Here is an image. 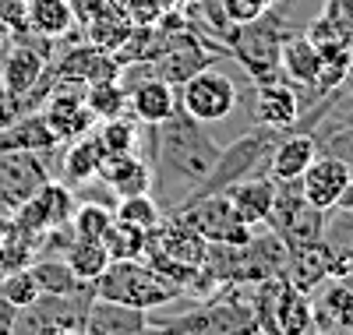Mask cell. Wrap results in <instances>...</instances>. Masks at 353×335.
<instances>
[{"instance_id": "cell-1", "label": "cell", "mask_w": 353, "mask_h": 335, "mask_svg": "<svg viewBox=\"0 0 353 335\" xmlns=\"http://www.w3.org/2000/svg\"><path fill=\"white\" fill-rule=\"evenodd\" d=\"M219 138L176 110L170 120L156 124L152 145V198L166 216L181 212L209 180L212 166L219 163Z\"/></svg>"}, {"instance_id": "cell-2", "label": "cell", "mask_w": 353, "mask_h": 335, "mask_svg": "<svg viewBox=\"0 0 353 335\" xmlns=\"http://www.w3.org/2000/svg\"><path fill=\"white\" fill-rule=\"evenodd\" d=\"M176 103H181V110L191 120H198L201 128L212 131V128L230 124V120L237 116V110L248 103V96L237 85V78L230 74V64H223V60L216 57L212 64H205L188 81L176 85Z\"/></svg>"}, {"instance_id": "cell-3", "label": "cell", "mask_w": 353, "mask_h": 335, "mask_svg": "<svg viewBox=\"0 0 353 335\" xmlns=\"http://www.w3.org/2000/svg\"><path fill=\"white\" fill-rule=\"evenodd\" d=\"M92 296L152 314L173 303L176 296H184V290H176L166 276H159L145 258H134V261H110L106 272L92 283Z\"/></svg>"}, {"instance_id": "cell-4", "label": "cell", "mask_w": 353, "mask_h": 335, "mask_svg": "<svg viewBox=\"0 0 353 335\" xmlns=\"http://www.w3.org/2000/svg\"><path fill=\"white\" fill-rule=\"evenodd\" d=\"M283 32L276 28V21L269 14H261L254 21H241L230 32V46L226 57H233L241 64V71L251 74L254 85L279 78V46H283Z\"/></svg>"}, {"instance_id": "cell-5", "label": "cell", "mask_w": 353, "mask_h": 335, "mask_svg": "<svg viewBox=\"0 0 353 335\" xmlns=\"http://www.w3.org/2000/svg\"><path fill=\"white\" fill-rule=\"evenodd\" d=\"M269 230L286 243V247L314 243V240H321V233H325V212L314 208L304 198L301 180H276V201H272Z\"/></svg>"}, {"instance_id": "cell-6", "label": "cell", "mask_w": 353, "mask_h": 335, "mask_svg": "<svg viewBox=\"0 0 353 335\" xmlns=\"http://www.w3.org/2000/svg\"><path fill=\"white\" fill-rule=\"evenodd\" d=\"M181 223H188L205 243H244L251 236V226L237 216L226 191L219 194H198L181 212H173Z\"/></svg>"}, {"instance_id": "cell-7", "label": "cell", "mask_w": 353, "mask_h": 335, "mask_svg": "<svg viewBox=\"0 0 353 335\" xmlns=\"http://www.w3.org/2000/svg\"><path fill=\"white\" fill-rule=\"evenodd\" d=\"M36 39L32 43H14L11 39L14 46H8L4 60H0V81H4L11 116H14L21 99H28L36 92V85L46 78V68H50V46H36Z\"/></svg>"}, {"instance_id": "cell-8", "label": "cell", "mask_w": 353, "mask_h": 335, "mask_svg": "<svg viewBox=\"0 0 353 335\" xmlns=\"http://www.w3.org/2000/svg\"><path fill=\"white\" fill-rule=\"evenodd\" d=\"M74 212V191L61 180H46L39 191H32L14 208V226L25 236H43L53 226H64Z\"/></svg>"}, {"instance_id": "cell-9", "label": "cell", "mask_w": 353, "mask_h": 335, "mask_svg": "<svg viewBox=\"0 0 353 335\" xmlns=\"http://www.w3.org/2000/svg\"><path fill=\"white\" fill-rule=\"evenodd\" d=\"M39 113L46 120V128L53 131L57 145L74 141V138H81V134H88L96 128V116L88 113V106H85V85L57 81L46 106H39Z\"/></svg>"}, {"instance_id": "cell-10", "label": "cell", "mask_w": 353, "mask_h": 335, "mask_svg": "<svg viewBox=\"0 0 353 335\" xmlns=\"http://www.w3.org/2000/svg\"><path fill=\"white\" fill-rule=\"evenodd\" d=\"M121 78V64L110 50H99L92 43H81L74 50H68L61 60H53V85L68 81V85H96V81H110Z\"/></svg>"}, {"instance_id": "cell-11", "label": "cell", "mask_w": 353, "mask_h": 335, "mask_svg": "<svg viewBox=\"0 0 353 335\" xmlns=\"http://www.w3.org/2000/svg\"><path fill=\"white\" fill-rule=\"evenodd\" d=\"M350 184H353L350 166H346L343 159L329 156V152H318L314 163H311V166L304 170V176H301L304 198H307L314 208H321V212H332Z\"/></svg>"}, {"instance_id": "cell-12", "label": "cell", "mask_w": 353, "mask_h": 335, "mask_svg": "<svg viewBox=\"0 0 353 335\" xmlns=\"http://www.w3.org/2000/svg\"><path fill=\"white\" fill-rule=\"evenodd\" d=\"M216 53L212 50H205L198 36H166L156 60H152V68L163 81L170 85H181L188 81L194 71H201L205 64H212Z\"/></svg>"}, {"instance_id": "cell-13", "label": "cell", "mask_w": 353, "mask_h": 335, "mask_svg": "<svg viewBox=\"0 0 353 335\" xmlns=\"http://www.w3.org/2000/svg\"><path fill=\"white\" fill-rule=\"evenodd\" d=\"M339 276V265L332 258V251L325 247V240H314V243H301V247H290L286 254V272L283 279L290 286H297L301 293H314L325 279Z\"/></svg>"}, {"instance_id": "cell-14", "label": "cell", "mask_w": 353, "mask_h": 335, "mask_svg": "<svg viewBox=\"0 0 353 335\" xmlns=\"http://www.w3.org/2000/svg\"><path fill=\"white\" fill-rule=\"evenodd\" d=\"M205 251H209V243L176 216H163V223L149 233V247H145V254H163L170 261H184L194 268H201Z\"/></svg>"}, {"instance_id": "cell-15", "label": "cell", "mask_w": 353, "mask_h": 335, "mask_svg": "<svg viewBox=\"0 0 353 335\" xmlns=\"http://www.w3.org/2000/svg\"><path fill=\"white\" fill-rule=\"evenodd\" d=\"M85 332L88 335H159V328L149 325L145 311L124 307V303H113V300H99V296L88 300Z\"/></svg>"}, {"instance_id": "cell-16", "label": "cell", "mask_w": 353, "mask_h": 335, "mask_svg": "<svg viewBox=\"0 0 353 335\" xmlns=\"http://www.w3.org/2000/svg\"><path fill=\"white\" fill-rule=\"evenodd\" d=\"M254 120L258 128H272V131H286L301 120V96L290 81H261L254 88Z\"/></svg>"}, {"instance_id": "cell-17", "label": "cell", "mask_w": 353, "mask_h": 335, "mask_svg": "<svg viewBox=\"0 0 353 335\" xmlns=\"http://www.w3.org/2000/svg\"><path fill=\"white\" fill-rule=\"evenodd\" d=\"M176 110H181V103H176V85L163 81L159 74L152 78H141L128 88V113L138 120V124H163V120H170Z\"/></svg>"}, {"instance_id": "cell-18", "label": "cell", "mask_w": 353, "mask_h": 335, "mask_svg": "<svg viewBox=\"0 0 353 335\" xmlns=\"http://www.w3.org/2000/svg\"><path fill=\"white\" fill-rule=\"evenodd\" d=\"M226 198L233 201L237 216L251 226V230H261L269 226V216H272V201H276V180L269 173H258V176H248L241 184L226 187Z\"/></svg>"}, {"instance_id": "cell-19", "label": "cell", "mask_w": 353, "mask_h": 335, "mask_svg": "<svg viewBox=\"0 0 353 335\" xmlns=\"http://www.w3.org/2000/svg\"><path fill=\"white\" fill-rule=\"evenodd\" d=\"M50 148H57V138L46 128L39 110L14 113L11 120L0 124V152H50Z\"/></svg>"}, {"instance_id": "cell-20", "label": "cell", "mask_w": 353, "mask_h": 335, "mask_svg": "<svg viewBox=\"0 0 353 335\" xmlns=\"http://www.w3.org/2000/svg\"><path fill=\"white\" fill-rule=\"evenodd\" d=\"M318 141L314 134H286V138H276L272 152H269V176L272 180H301L304 170L314 163L318 156Z\"/></svg>"}, {"instance_id": "cell-21", "label": "cell", "mask_w": 353, "mask_h": 335, "mask_svg": "<svg viewBox=\"0 0 353 335\" xmlns=\"http://www.w3.org/2000/svg\"><path fill=\"white\" fill-rule=\"evenodd\" d=\"M99 180L117 194V198H131V194H152V166L141 156H106Z\"/></svg>"}, {"instance_id": "cell-22", "label": "cell", "mask_w": 353, "mask_h": 335, "mask_svg": "<svg viewBox=\"0 0 353 335\" xmlns=\"http://www.w3.org/2000/svg\"><path fill=\"white\" fill-rule=\"evenodd\" d=\"M304 36L314 46H353V0H325Z\"/></svg>"}, {"instance_id": "cell-23", "label": "cell", "mask_w": 353, "mask_h": 335, "mask_svg": "<svg viewBox=\"0 0 353 335\" xmlns=\"http://www.w3.org/2000/svg\"><path fill=\"white\" fill-rule=\"evenodd\" d=\"M103 159H106V152H103L96 131H88V134L68 141V156H64V163H61L64 184H68L71 191H81L85 184H92V180L99 176V170H103Z\"/></svg>"}, {"instance_id": "cell-24", "label": "cell", "mask_w": 353, "mask_h": 335, "mask_svg": "<svg viewBox=\"0 0 353 335\" xmlns=\"http://www.w3.org/2000/svg\"><path fill=\"white\" fill-rule=\"evenodd\" d=\"M71 0H25V25L43 39H64L74 28Z\"/></svg>"}, {"instance_id": "cell-25", "label": "cell", "mask_w": 353, "mask_h": 335, "mask_svg": "<svg viewBox=\"0 0 353 335\" xmlns=\"http://www.w3.org/2000/svg\"><path fill=\"white\" fill-rule=\"evenodd\" d=\"M279 74L290 85H307L314 92V78H318V50L314 43L297 32V36H286L279 46Z\"/></svg>"}, {"instance_id": "cell-26", "label": "cell", "mask_w": 353, "mask_h": 335, "mask_svg": "<svg viewBox=\"0 0 353 335\" xmlns=\"http://www.w3.org/2000/svg\"><path fill=\"white\" fill-rule=\"evenodd\" d=\"M28 272H32V279L39 286V296H68V293H81L88 290L85 283H78V276L71 272V265L64 258H36L32 265H28Z\"/></svg>"}, {"instance_id": "cell-27", "label": "cell", "mask_w": 353, "mask_h": 335, "mask_svg": "<svg viewBox=\"0 0 353 335\" xmlns=\"http://www.w3.org/2000/svg\"><path fill=\"white\" fill-rule=\"evenodd\" d=\"M149 124H138L134 116H113V120H99L96 124V138L103 145L106 156H138V141Z\"/></svg>"}, {"instance_id": "cell-28", "label": "cell", "mask_w": 353, "mask_h": 335, "mask_svg": "<svg viewBox=\"0 0 353 335\" xmlns=\"http://www.w3.org/2000/svg\"><path fill=\"white\" fill-rule=\"evenodd\" d=\"M64 261L71 265V272L78 276V283H85V286H92L103 272H106V265H110V254H106V247H103V240H71V247H68V254H64Z\"/></svg>"}, {"instance_id": "cell-29", "label": "cell", "mask_w": 353, "mask_h": 335, "mask_svg": "<svg viewBox=\"0 0 353 335\" xmlns=\"http://www.w3.org/2000/svg\"><path fill=\"white\" fill-rule=\"evenodd\" d=\"M85 106H88V113L96 116V124H99V120L124 116L128 113V88L121 85V78L85 85Z\"/></svg>"}, {"instance_id": "cell-30", "label": "cell", "mask_w": 353, "mask_h": 335, "mask_svg": "<svg viewBox=\"0 0 353 335\" xmlns=\"http://www.w3.org/2000/svg\"><path fill=\"white\" fill-rule=\"evenodd\" d=\"M71 233L78 240H103L106 230L113 226V205H103V201H74V212H71Z\"/></svg>"}, {"instance_id": "cell-31", "label": "cell", "mask_w": 353, "mask_h": 335, "mask_svg": "<svg viewBox=\"0 0 353 335\" xmlns=\"http://www.w3.org/2000/svg\"><path fill=\"white\" fill-rule=\"evenodd\" d=\"M103 247H106L110 261H134V258H145L149 233L138 230V226H128V223H121V219H113V226H110L106 236H103Z\"/></svg>"}, {"instance_id": "cell-32", "label": "cell", "mask_w": 353, "mask_h": 335, "mask_svg": "<svg viewBox=\"0 0 353 335\" xmlns=\"http://www.w3.org/2000/svg\"><path fill=\"white\" fill-rule=\"evenodd\" d=\"M131 18L128 14H121V11H103V14H96L92 21H88V43L92 46H99V50H110V53H117L124 43H128V36H131Z\"/></svg>"}, {"instance_id": "cell-33", "label": "cell", "mask_w": 353, "mask_h": 335, "mask_svg": "<svg viewBox=\"0 0 353 335\" xmlns=\"http://www.w3.org/2000/svg\"><path fill=\"white\" fill-rule=\"evenodd\" d=\"M166 212L159 208V201L152 194H131V198H121L113 205V219H121L128 226H138L145 233H152L159 223H163Z\"/></svg>"}, {"instance_id": "cell-34", "label": "cell", "mask_w": 353, "mask_h": 335, "mask_svg": "<svg viewBox=\"0 0 353 335\" xmlns=\"http://www.w3.org/2000/svg\"><path fill=\"white\" fill-rule=\"evenodd\" d=\"M0 296H4L11 307H28V303H36L39 300V286L32 279V272L28 268H11L4 279H0Z\"/></svg>"}, {"instance_id": "cell-35", "label": "cell", "mask_w": 353, "mask_h": 335, "mask_svg": "<svg viewBox=\"0 0 353 335\" xmlns=\"http://www.w3.org/2000/svg\"><path fill=\"white\" fill-rule=\"evenodd\" d=\"M14 318H18V307L0 296V335H14Z\"/></svg>"}, {"instance_id": "cell-36", "label": "cell", "mask_w": 353, "mask_h": 335, "mask_svg": "<svg viewBox=\"0 0 353 335\" xmlns=\"http://www.w3.org/2000/svg\"><path fill=\"white\" fill-rule=\"evenodd\" d=\"M11 120V106H8V96H4V81H0V124Z\"/></svg>"}, {"instance_id": "cell-37", "label": "cell", "mask_w": 353, "mask_h": 335, "mask_svg": "<svg viewBox=\"0 0 353 335\" xmlns=\"http://www.w3.org/2000/svg\"><path fill=\"white\" fill-rule=\"evenodd\" d=\"M11 39H14V32H11V28H8L4 21H0V53H4V50L11 46Z\"/></svg>"}, {"instance_id": "cell-38", "label": "cell", "mask_w": 353, "mask_h": 335, "mask_svg": "<svg viewBox=\"0 0 353 335\" xmlns=\"http://www.w3.org/2000/svg\"><path fill=\"white\" fill-rule=\"evenodd\" d=\"M57 335H88L85 328H64V332H57Z\"/></svg>"}, {"instance_id": "cell-39", "label": "cell", "mask_w": 353, "mask_h": 335, "mask_svg": "<svg viewBox=\"0 0 353 335\" xmlns=\"http://www.w3.org/2000/svg\"><path fill=\"white\" fill-rule=\"evenodd\" d=\"M254 335H261V332H254Z\"/></svg>"}, {"instance_id": "cell-40", "label": "cell", "mask_w": 353, "mask_h": 335, "mask_svg": "<svg viewBox=\"0 0 353 335\" xmlns=\"http://www.w3.org/2000/svg\"><path fill=\"white\" fill-rule=\"evenodd\" d=\"M350 276H353V272H350Z\"/></svg>"}, {"instance_id": "cell-41", "label": "cell", "mask_w": 353, "mask_h": 335, "mask_svg": "<svg viewBox=\"0 0 353 335\" xmlns=\"http://www.w3.org/2000/svg\"><path fill=\"white\" fill-rule=\"evenodd\" d=\"M159 335H163V332H159Z\"/></svg>"}]
</instances>
